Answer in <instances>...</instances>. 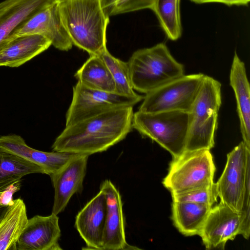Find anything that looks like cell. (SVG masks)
Segmentation results:
<instances>
[{
    "mask_svg": "<svg viewBox=\"0 0 250 250\" xmlns=\"http://www.w3.org/2000/svg\"><path fill=\"white\" fill-rule=\"evenodd\" d=\"M74 76L78 82L88 88L115 92V85L112 75L100 56H90Z\"/></svg>",
    "mask_w": 250,
    "mask_h": 250,
    "instance_id": "obj_22",
    "label": "cell"
},
{
    "mask_svg": "<svg viewBox=\"0 0 250 250\" xmlns=\"http://www.w3.org/2000/svg\"><path fill=\"white\" fill-rule=\"evenodd\" d=\"M144 97H130L91 89L79 82L73 88V97L66 114L65 126L109 110L133 106Z\"/></svg>",
    "mask_w": 250,
    "mask_h": 250,
    "instance_id": "obj_8",
    "label": "cell"
},
{
    "mask_svg": "<svg viewBox=\"0 0 250 250\" xmlns=\"http://www.w3.org/2000/svg\"><path fill=\"white\" fill-rule=\"evenodd\" d=\"M61 235L57 215H37L28 219L19 236L16 250H60Z\"/></svg>",
    "mask_w": 250,
    "mask_h": 250,
    "instance_id": "obj_14",
    "label": "cell"
},
{
    "mask_svg": "<svg viewBox=\"0 0 250 250\" xmlns=\"http://www.w3.org/2000/svg\"><path fill=\"white\" fill-rule=\"evenodd\" d=\"M105 14L111 16L144 9H151L154 0H101Z\"/></svg>",
    "mask_w": 250,
    "mask_h": 250,
    "instance_id": "obj_26",
    "label": "cell"
},
{
    "mask_svg": "<svg viewBox=\"0 0 250 250\" xmlns=\"http://www.w3.org/2000/svg\"><path fill=\"white\" fill-rule=\"evenodd\" d=\"M172 201L188 202L212 207L218 198L215 183L186 192L171 195Z\"/></svg>",
    "mask_w": 250,
    "mask_h": 250,
    "instance_id": "obj_27",
    "label": "cell"
},
{
    "mask_svg": "<svg viewBox=\"0 0 250 250\" xmlns=\"http://www.w3.org/2000/svg\"><path fill=\"white\" fill-rule=\"evenodd\" d=\"M250 168V149L243 141L227 154L224 170L215 183L220 202L241 212L246 175Z\"/></svg>",
    "mask_w": 250,
    "mask_h": 250,
    "instance_id": "obj_10",
    "label": "cell"
},
{
    "mask_svg": "<svg viewBox=\"0 0 250 250\" xmlns=\"http://www.w3.org/2000/svg\"><path fill=\"white\" fill-rule=\"evenodd\" d=\"M45 174L40 166L11 151L0 148V186L20 181L28 174Z\"/></svg>",
    "mask_w": 250,
    "mask_h": 250,
    "instance_id": "obj_23",
    "label": "cell"
},
{
    "mask_svg": "<svg viewBox=\"0 0 250 250\" xmlns=\"http://www.w3.org/2000/svg\"><path fill=\"white\" fill-rule=\"evenodd\" d=\"M14 183V182H13ZM12 183L6 184L5 185H3L0 186V198L2 194V193L4 191V190L6 189L8 186Z\"/></svg>",
    "mask_w": 250,
    "mask_h": 250,
    "instance_id": "obj_29",
    "label": "cell"
},
{
    "mask_svg": "<svg viewBox=\"0 0 250 250\" xmlns=\"http://www.w3.org/2000/svg\"><path fill=\"white\" fill-rule=\"evenodd\" d=\"M89 156L74 153L59 170L49 175L54 188L52 213L63 211L72 196L83 189Z\"/></svg>",
    "mask_w": 250,
    "mask_h": 250,
    "instance_id": "obj_12",
    "label": "cell"
},
{
    "mask_svg": "<svg viewBox=\"0 0 250 250\" xmlns=\"http://www.w3.org/2000/svg\"><path fill=\"white\" fill-rule=\"evenodd\" d=\"M51 41L40 35L20 36L0 49V66L17 67L47 49Z\"/></svg>",
    "mask_w": 250,
    "mask_h": 250,
    "instance_id": "obj_19",
    "label": "cell"
},
{
    "mask_svg": "<svg viewBox=\"0 0 250 250\" xmlns=\"http://www.w3.org/2000/svg\"><path fill=\"white\" fill-rule=\"evenodd\" d=\"M180 1L154 0L151 9L167 37L172 41L177 40L182 35Z\"/></svg>",
    "mask_w": 250,
    "mask_h": 250,
    "instance_id": "obj_24",
    "label": "cell"
},
{
    "mask_svg": "<svg viewBox=\"0 0 250 250\" xmlns=\"http://www.w3.org/2000/svg\"><path fill=\"white\" fill-rule=\"evenodd\" d=\"M215 167L209 149L184 151L173 158L162 183L171 195L212 184Z\"/></svg>",
    "mask_w": 250,
    "mask_h": 250,
    "instance_id": "obj_6",
    "label": "cell"
},
{
    "mask_svg": "<svg viewBox=\"0 0 250 250\" xmlns=\"http://www.w3.org/2000/svg\"><path fill=\"white\" fill-rule=\"evenodd\" d=\"M108 67L115 85V93L130 97H138L131 85L127 62L112 55L105 48L99 55Z\"/></svg>",
    "mask_w": 250,
    "mask_h": 250,
    "instance_id": "obj_25",
    "label": "cell"
},
{
    "mask_svg": "<svg viewBox=\"0 0 250 250\" xmlns=\"http://www.w3.org/2000/svg\"><path fill=\"white\" fill-rule=\"evenodd\" d=\"M189 125V113L180 111L133 113L132 127L144 137L157 143L172 158L185 149Z\"/></svg>",
    "mask_w": 250,
    "mask_h": 250,
    "instance_id": "obj_5",
    "label": "cell"
},
{
    "mask_svg": "<svg viewBox=\"0 0 250 250\" xmlns=\"http://www.w3.org/2000/svg\"><path fill=\"white\" fill-rule=\"evenodd\" d=\"M28 219L23 201L13 200L0 218V250H16L18 238Z\"/></svg>",
    "mask_w": 250,
    "mask_h": 250,
    "instance_id": "obj_21",
    "label": "cell"
},
{
    "mask_svg": "<svg viewBox=\"0 0 250 250\" xmlns=\"http://www.w3.org/2000/svg\"><path fill=\"white\" fill-rule=\"evenodd\" d=\"M221 103V83L206 75L189 112V125L185 151L210 150L214 146Z\"/></svg>",
    "mask_w": 250,
    "mask_h": 250,
    "instance_id": "obj_4",
    "label": "cell"
},
{
    "mask_svg": "<svg viewBox=\"0 0 250 250\" xmlns=\"http://www.w3.org/2000/svg\"><path fill=\"white\" fill-rule=\"evenodd\" d=\"M106 213L105 195L100 190L77 214L75 226L87 249L102 250Z\"/></svg>",
    "mask_w": 250,
    "mask_h": 250,
    "instance_id": "obj_15",
    "label": "cell"
},
{
    "mask_svg": "<svg viewBox=\"0 0 250 250\" xmlns=\"http://www.w3.org/2000/svg\"><path fill=\"white\" fill-rule=\"evenodd\" d=\"M250 234V215L220 202L212 207L199 236L206 249H224L229 240L238 235L248 239Z\"/></svg>",
    "mask_w": 250,
    "mask_h": 250,
    "instance_id": "obj_9",
    "label": "cell"
},
{
    "mask_svg": "<svg viewBox=\"0 0 250 250\" xmlns=\"http://www.w3.org/2000/svg\"><path fill=\"white\" fill-rule=\"evenodd\" d=\"M211 208L192 202L172 201L173 225L185 236H199Z\"/></svg>",
    "mask_w": 250,
    "mask_h": 250,
    "instance_id": "obj_20",
    "label": "cell"
},
{
    "mask_svg": "<svg viewBox=\"0 0 250 250\" xmlns=\"http://www.w3.org/2000/svg\"><path fill=\"white\" fill-rule=\"evenodd\" d=\"M205 76L202 73L184 75L157 88L144 97L139 111L189 112Z\"/></svg>",
    "mask_w": 250,
    "mask_h": 250,
    "instance_id": "obj_7",
    "label": "cell"
},
{
    "mask_svg": "<svg viewBox=\"0 0 250 250\" xmlns=\"http://www.w3.org/2000/svg\"><path fill=\"white\" fill-rule=\"evenodd\" d=\"M100 190L105 193L106 200L102 250L139 249L130 246L126 241L123 204L119 191L109 180L102 183Z\"/></svg>",
    "mask_w": 250,
    "mask_h": 250,
    "instance_id": "obj_13",
    "label": "cell"
},
{
    "mask_svg": "<svg viewBox=\"0 0 250 250\" xmlns=\"http://www.w3.org/2000/svg\"><path fill=\"white\" fill-rule=\"evenodd\" d=\"M190 1L197 3L203 4L210 2H219L224 4L228 6H246L249 4L250 0H189Z\"/></svg>",
    "mask_w": 250,
    "mask_h": 250,
    "instance_id": "obj_28",
    "label": "cell"
},
{
    "mask_svg": "<svg viewBox=\"0 0 250 250\" xmlns=\"http://www.w3.org/2000/svg\"><path fill=\"white\" fill-rule=\"evenodd\" d=\"M127 64L133 88L145 94L185 75L184 65L164 43L136 50Z\"/></svg>",
    "mask_w": 250,
    "mask_h": 250,
    "instance_id": "obj_3",
    "label": "cell"
},
{
    "mask_svg": "<svg viewBox=\"0 0 250 250\" xmlns=\"http://www.w3.org/2000/svg\"><path fill=\"white\" fill-rule=\"evenodd\" d=\"M0 148L11 151L41 167L49 175L59 170L74 154L37 150L29 146L21 136L16 134L0 136Z\"/></svg>",
    "mask_w": 250,
    "mask_h": 250,
    "instance_id": "obj_16",
    "label": "cell"
},
{
    "mask_svg": "<svg viewBox=\"0 0 250 250\" xmlns=\"http://www.w3.org/2000/svg\"><path fill=\"white\" fill-rule=\"evenodd\" d=\"M56 0H4L0 2V49L33 14Z\"/></svg>",
    "mask_w": 250,
    "mask_h": 250,
    "instance_id": "obj_17",
    "label": "cell"
},
{
    "mask_svg": "<svg viewBox=\"0 0 250 250\" xmlns=\"http://www.w3.org/2000/svg\"><path fill=\"white\" fill-rule=\"evenodd\" d=\"M62 23L73 45L90 56L106 48L109 17L101 0H56Z\"/></svg>",
    "mask_w": 250,
    "mask_h": 250,
    "instance_id": "obj_2",
    "label": "cell"
},
{
    "mask_svg": "<svg viewBox=\"0 0 250 250\" xmlns=\"http://www.w3.org/2000/svg\"><path fill=\"white\" fill-rule=\"evenodd\" d=\"M230 85L233 90L240 120L243 141L250 149V87L244 62L235 52L229 74Z\"/></svg>",
    "mask_w": 250,
    "mask_h": 250,
    "instance_id": "obj_18",
    "label": "cell"
},
{
    "mask_svg": "<svg viewBox=\"0 0 250 250\" xmlns=\"http://www.w3.org/2000/svg\"><path fill=\"white\" fill-rule=\"evenodd\" d=\"M29 35L43 36L49 39L55 48L62 51H68L73 45L61 21L56 1L35 13L20 25L9 41Z\"/></svg>",
    "mask_w": 250,
    "mask_h": 250,
    "instance_id": "obj_11",
    "label": "cell"
},
{
    "mask_svg": "<svg viewBox=\"0 0 250 250\" xmlns=\"http://www.w3.org/2000/svg\"><path fill=\"white\" fill-rule=\"evenodd\" d=\"M7 206H2L0 205V218L3 215V213L5 211Z\"/></svg>",
    "mask_w": 250,
    "mask_h": 250,
    "instance_id": "obj_30",
    "label": "cell"
},
{
    "mask_svg": "<svg viewBox=\"0 0 250 250\" xmlns=\"http://www.w3.org/2000/svg\"><path fill=\"white\" fill-rule=\"evenodd\" d=\"M133 113V106L122 107L65 126L52 150L88 155L106 151L132 130Z\"/></svg>",
    "mask_w": 250,
    "mask_h": 250,
    "instance_id": "obj_1",
    "label": "cell"
}]
</instances>
